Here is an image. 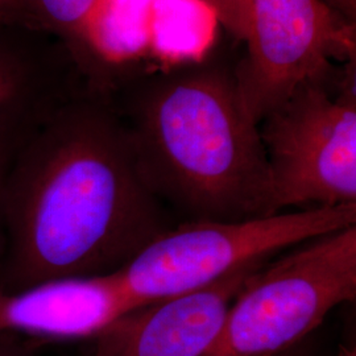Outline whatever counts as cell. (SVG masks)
<instances>
[{"mask_svg": "<svg viewBox=\"0 0 356 356\" xmlns=\"http://www.w3.org/2000/svg\"><path fill=\"white\" fill-rule=\"evenodd\" d=\"M1 211L3 293L114 273L166 229L113 95L88 85L20 144Z\"/></svg>", "mask_w": 356, "mask_h": 356, "instance_id": "obj_1", "label": "cell"}, {"mask_svg": "<svg viewBox=\"0 0 356 356\" xmlns=\"http://www.w3.org/2000/svg\"><path fill=\"white\" fill-rule=\"evenodd\" d=\"M120 114L141 177L160 201L191 220L277 213L260 128L235 76L200 66L159 76Z\"/></svg>", "mask_w": 356, "mask_h": 356, "instance_id": "obj_2", "label": "cell"}, {"mask_svg": "<svg viewBox=\"0 0 356 356\" xmlns=\"http://www.w3.org/2000/svg\"><path fill=\"white\" fill-rule=\"evenodd\" d=\"M356 225V204L166 229L118 270L138 307L211 286L292 245Z\"/></svg>", "mask_w": 356, "mask_h": 356, "instance_id": "obj_3", "label": "cell"}, {"mask_svg": "<svg viewBox=\"0 0 356 356\" xmlns=\"http://www.w3.org/2000/svg\"><path fill=\"white\" fill-rule=\"evenodd\" d=\"M356 225L300 244L247 280L204 356H275L355 300Z\"/></svg>", "mask_w": 356, "mask_h": 356, "instance_id": "obj_4", "label": "cell"}, {"mask_svg": "<svg viewBox=\"0 0 356 356\" xmlns=\"http://www.w3.org/2000/svg\"><path fill=\"white\" fill-rule=\"evenodd\" d=\"M330 73L259 124L277 213L356 204L355 61L342 79Z\"/></svg>", "mask_w": 356, "mask_h": 356, "instance_id": "obj_5", "label": "cell"}, {"mask_svg": "<svg viewBox=\"0 0 356 356\" xmlns=\"http://www.w3.org/2000/svg\"><path fill=\"white\" fill-rule=\"evenodd\" d=\"M356 26L325 0H251L247 54L235 79L257 124L334 60L355 61Z\"/></svg>", "mask_w": 356, "mask_h": 356, "instance_id": "obj_6", "label": "cell"}, {"mask_svg": "<svg viewBox=\"0 0 356 356\" xmlns=\"http://www.w3.org/2000/svg\"><path fill=\"white\" fill-rule=\"evenodd\" d=\"M266 264L243 268L211 286L129 312L94 338L90 356H204L232 301Z\"/></svg>", "mask_w": 356, "mask_h": 356, "instance_id": "obj_7", "label": "cell"}, {"mask_svg": "<svg viewBox=\"0 0 356 356\" xmlns=\"http://www.w3.org/2000/svg\"><path fill=\"white\" fill-rule=\"evenodd\" d=\"M135 309L118 270L45 281L20 292H0V334L49 341L94 339Z\"/></svg>", "mask_w": 356, "mask_h": 356, "instance_id": "obj_8", "label": "cell"}, {"mask_svg": "<svg viewBox=\"0 0 356 356\" xmlns=\"http://www.w3.org/2000/svg\"><path fill=\"white\" fill-rule=\"evenodd\" d=\"M85 83L64 42L0 17V115L44 119Z\"/></svg>", "mask_w": 356, "mask_h": 356, "instance_id": "obj_9", "label": "cell"}, {"mask_svg": "<svg viewBox=\"0 0 356 356\" xmlns=\"http://www.w3.org/2000/svg\"><path fill=\"white\" fill-rule=\"evenodd\" d=\"M156 0H98L74 58L90 89L110 94L116 69L151 53Z\"/></svg>", "mask_w": 356, "mask_h": 356, "instance_id": "obj_10", "label": "cell"}, {"mask_svg": "<svg viewBox=\"0 0 356 356\" xmlns=\"http://www.w3.org/2000/svg\"><path fill=\"white\" fill-rule=\"evenodd\" d=\"M219 20L202 0H156L151 54L169 64L200 61L216 41Z\"/></svg>", "mask_w": 356, "mask_h": 356, "instance_id": "obj_11", "label": "cell"}, {"mask_svg": "<svg viewBox=\"0 0 356 356\" xmlns=\"http://www.w3.org/2000/svg\"><path fill=\"white\" fill-rule=\"evenodd\" d=\"M98 0H22V22L60 40L73 57Z\"/></svg>", "mask_w": 356, "mask_h": 356, "instance_id": "obj_12", "label": "cell"}, {"mask_svg": "<svg viewBox=\"0 0 356 356\" xmlns=\"http://www.w3.org/2000/svg\"><path fill=\"white\" fill-rule=\"evenodd\" d=\"M44 119L0 115V266H1L4 247H6L3 211H1L4 182L13 164V157L17 152L20 144L26 140V136L38 127Z\"/></svg>", "mask_w": 356, "mask_h": 356, "instance_id": "obj_13", "label": "cell"}, {"mask_svg": "<svg viewBox=\"0 0 356 356\" xmlns=\"http://www.w3.org/2000/svg\"><path fill=\"white\" fill-rule=\"evenodd\" d=\"M209 4L219 20L234 38L244 41L248 38L251 23V0H202Z\"/></svg>", "mask_w": 356, "mask_h": 356, "instance_id": "obj_14", "label": "cell"}, {"mask_svg": "<svg viewBox=\"0 0 356 356\" xmlns=\"http://www.w3.org/2000/svg\"><path fill=\"white\" fill-rule=\"evenodd\" d=\"M0 356H35L29 344L22 342L15 334H0Z\"/></svg>", "mask_w": 356, "mask_h": 356, "instance_id": "obj_15", "label": "cell"}, {"mask_svg": "<svg viewBox=\"0 0 356 356\" xmlns=\"http://www.w3.org/2000/svg\"><path fill=\"white\" fill-rule=\"evenodd\" d=\"M331 10L343 17L346 22L356 26V0H325Z\"/></svg>", "mask_w": 356, "mask_h": 356, "instance_id": "obj_16", "label": "cell"}, {"mask_svg": "<svg viewBox=\"0 0 356 356\" xmlns=\"http://www.w3.org/2000/svg\"><path fill=\"white\" fill-rule=\"evenodd\" d=\"M0 17L22 22V0H0Z\"/></svg>", "mask_w": 356, "mask_h": 356, "instance_id": "obj_17", "label": "cell"}, {"mask_svg": "<svg viewBox=\"0 0 356 356\" xmlns=\"http://www.w3.org/2000/svg\"><path fill=\"white\" fill-rule=\"evenodd\" d=\"M275 356H312V354H310V350L307 347H305L302 343H300Z\"/></svg>", "mask_w": 356, "mask_h": 356, "instance_id": "obj_18", "label": "cell"}, {"mask_svg": "<svg viewBox=\"0 0 356 356\" xmlns=\"http://www.w3.org/2000/svg\"><path fill=\"white\" fill-rule=\"evenodd\" d=\"M337 356H356L355 346L351 343L343 344V346L339 348L338 355Z\"/></svg>", "mask_w": 356, "mask_h": 356, "instance_id": "obj_19", "label": "cell"}]
</instances>
